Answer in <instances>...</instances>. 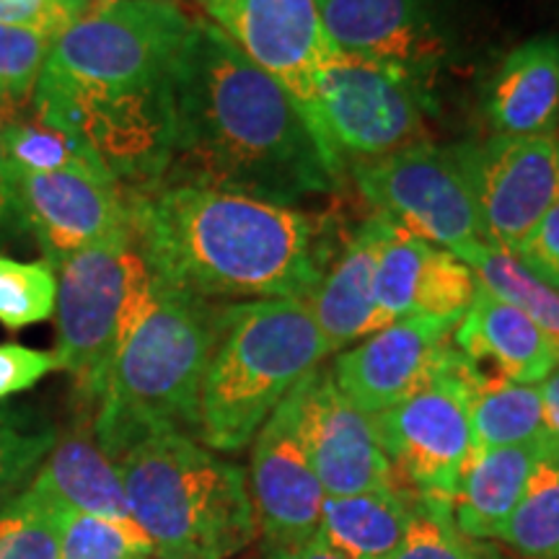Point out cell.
I'll use <instances>...</instances> for the list:
<instances>
[{
    "label": "cell",
    "mask_w": 559,
    "mask_h": 559,
    "mask_svg": "<svg viewBox=\"0 0 559 559\" xmlns=\"http://www.w3.org/2000/svg\"><path fill=\"white\" fill-rule=\"evenodd\" d=\"M332 156L300 102L210 21H194L174 73V156L160 185L293 205L337 187Z\"/></svg>",
    "instance_id": "1"
},
{
    "label": "cell",
    "mask_w": 559,
    "mask_h": 559,
    "mask_svg": "<svg viewBox=\"0 0 559 559\" xmlns=\"http://www.w3.org/2000/svg\"><path fill=\"white\" fill-rule=\"evenodd\" d=\"M132 243L166 288L213 298L309 300L324 277L304 213L198 185L124 192Z\"/></svg>",
    "instance_id": "2"
},
{
    "label": "cell",
    "mask_w": 559,
    "mask_h": 559,
    "mask_svg": "<svg viewBox=\"0 0 559 559\" xmlns=\"http://www.w3.org/2000/svg\"><path fill=\"white\" fill-rule=\"evenodd\" d=\"M221 306L166 288L148 264L132 285L107 383L91 412L96 443L115 461L153 432L198 436L200 389Z\"/></svg>",
    "instance_id": "3"
},
{
    "label": "cell",
    "mask_w": 559,
    "mask_h": 559,
    "mask_svg": "<svg viewBox=\"0 0 559 559\" xmlns=\"http://www.w3.org/2000/svg\"><path fill=\"white\" fill-rule=\"evenodd\" d=\"M115 464L153 557L230 559L257 539L247 474L192 436L153 432Z\"/></svg>",
    "instance_id": "4"
},
{
    "label": "cell",
    "mask_w": 559,
    "mask_h": 559,
    "mask_svg": "<svg viewBox=\"0 0 559 559\" xmlns=\"http://www.w3.org/2000/svg\"><path fill=\"white\" fill-rule=\"evenodd\" d=\"M330 355L306 300L221 306L200 389L198 438L210 451L247 449L267 417Z\"/></svg>",
    "instance_id": "5"
},
{
    "label": "cell",
    "mask_w": 559,
    "mask_h": 559,
    "mask_svg": "<svg viewBox=\"0 0 559 559\" xmlns=\"http://www.w3.org/2000/svg\"><path fill=\"white\" fill-rule=\"evenodd\" d=\"M177 0H115L62 32L34 94L111 96L174 79L194 29Z\"/></svg>",
    "instance_id": "6"
},
{
    "label": "cell",
    "mask_w": 559,
    "mask_h": 559,
    "mask_svg": "<svg viewBox=\"0 0 559 559\" xmlns=\"http://www.w3.org/2000/svg\"><path fill=\"white\" fill-rule=\"evenodd\" d=\"M143 257L132 243L130 228L75 251L58 267V337L55 358L73 379L83 415L91 417L107 383L120 324Z\"/></svg>",
    "instance_id": "7"
},
{
    "label": "cell",
    "mask_w": 559,
    "mask_h": 559,
    "mask_svg": "<svg viewBox=\"0 0 559 559\" xmlns=\"http://www.w3.org/2000/svg\"><path fill=\"white\" fill-rule=\"evenodd\" d=\"M304 109L332 156L358 166L425 143V111L432 102L396 70L334 52L317 70Z\"/></svg>",
    "instance_id": "8"
},
{
    "label": "cell",
    "mask_w": 559,
    "mask_h": 559,
    "mask_svg": "<svg viewBox=\"0 0 559 559\" xmlns=\"http://www.w3.org/2000/svg\"><path fill=\"white\" fill-rule=\"evenodd\" d=\"M472 366L453 345L451 358L407 400L373 417L396 485L451 506L472 453Z\"/></svg>",
    "instance_id": "9"
},
{
    "label": "cell",
    "mask_w": 559,
    "mask_h": 559,
    "mask_svg": "<svg viewBox=\"0 0 559 559\" xmlns=\"http://www.w3.org/2000/svg\"><path fill=\"white\" fill-rule=\"evenodd\" d=\"M355 179L376 213L453 257L485 241L466 145L440 148L425 140L358 164Z\"/></svg>",
    "instance_id": "10"
},
{
    "label": "cell",
    "mask_w": 559,
    "mask_h": 559,
    "mask_svg": "<svg viewBox=\"0 0 559 559\" xmlns=\"http://www.w3.org/2000/svg\"><path fill=\"white\" fill-rule=\"evenodd\" d=\"M466 160L485 241L515 251L559 202V140L492 135Z\"/></svg>",
    "instance_id": "11"
},
{
    "label": "cell",
    "mask_w": 559,
    "mask_h": 559,
    "mask_svg": "<svg viewBox=\"0 0 559 559\" xmlns=\"http://www.w3.org/2000/svg\"><path fill=\"white\" fill-rule=\"evenodd\" d=\"M16 226L34 236L58 272L75 251L130 228L128 202L104 166L16 174Z\"/></svg>",
    "instance_id": "12"
},
{
    "label": "cell",
    "mask_w": 559,
    "mask_h": 559,
    "mask_svg": "<svg viewBox=\"0 0 559 559\" xmlns=\"http://www.w3.org/2000/svg\"><path fill=\"white\" fill-rule=\"evenodd\" d=\"M298 396L300 440L326 498L396 487L373 417L342 394L332 370H311L298 383Z\"/></svg>",
    "instance_id": "13"
},
{
    "label": "cell",
    "mask_w": 559,
    "mask_h": 559,
    "mask_svg": "<svg viewBox=\"0 0 559 559\" xmlns=\"http://www.w3.org/2000/svg\"><path fill=\"white\" fill-rule=\"evenodd\" d=\"M461 317H409L383 326L334 360L337 389L366 415H381L423 389L453 353Z\"/></svg>",
    "instance_id": "14"
},
{
    "label": "cell",
    "mask_w": 559,
    "mask_h": 559,
    "mask_svg": "<svg viewBox=\"0 0 559 559\" xmlns=\"http://www.w3.org/2000/svg\"><path fill=\"white\" fill-rule=\"evenodd\" d=\"M298 386L272 412L254 436L249 492L264 539L293 549L319 534L326 492L311 469L298 428Z\"/></svg>",
    "instance_id": "15"
},
{
    "label": "cell",
    "mask_w": 559,
    "mask_h": 559,
    "mask_svg": "<svg viewBox=\"0 0 559 559\" xmlns=\"http://www.w3.org/2000/svg\"><path fill=\"white\" fill-rule=\"evenodd\" d=\"M213 26L277 79L304 107L317 70L334 47L321 26L317 0H198Z\"/></svg>",
    "instance_id": "16"
},
{
    "label": "cell",
    "mask_w": 559,
    "mask_h": 559,
    "mask_svg": "<svg viewBox=\"0 0 559 559\" xmlns=\"http://www.w3.org/2000/svg\"><path fill=\"white\" fill-rule=\"evenodd\" d=\"M317 5L334 50L396 70L428 94L432 73L449 52L432 0H317Z\"/></svg>",
    "instance_id": "17"
},
{
    "label": "cell",
    "mask_w": 559,
    "mask_h": 559,
    "mask_svg": "<svg viewBox=\"0 0 559 559\" xmlns=\"http://www.w3.org/2000/svg\"><path fill=\"white\" fill-rule=\"evenodd\" d=\"M474 288L477 280L459 257L394 223L376 270V306L386 324L409 317H464Z\"/></svg>",
    "instance_id": "18"
},
{
    "label": "cell",
    "mask_w": 559,
    "mask_h": 559,
    "mask_svg": "<svg viewBox=\"0 0 559 559\" xmlns=\"http://www.w3.org/2000/svg\"><path fill=\"white\" fill-rule=\"evenodd\" d=\"M453 345L479 376L539 386L559 366V353L526 313L481 285L453 330Z\"/></svg>",
    "instance_id": "19"
},
{
    "label": "cell",
    "mask_w": 559,
    "mask_h": 559,
    "mask_svg": "<svg viewBox=\"0 0 559 559\" xmlns=\"http://www.w3.org/2000/svg\"><path fill=\"white\" fill-rule=\"evenodd\" d=\"M391 228L394 223L386 215H370L306 300L330 355L389 326L376 306V270Z\"/></svg>",
    "instance_id": "20"
},
{
    "label": "cell",
    "mask_w": 559,
    "mask_h": 559,
    "mask_svg": "<svg viewBox=\"0 0 559 559\" xmlns=\"http://www.w3.org/2000/svg\"><path fill=\"white\" fill-rule=\"evenodd\" d=\"M32 479L75 513L109 521L124 534L148 542L130 513L120 469L96 443L91 417L83 415L73 430L58 436L52 451Z\"/></svg>",
    "instance_id": "21"
},
{
    "label": "cell",
    "mask_w": 559,
    "mask_h": 559,
    "mask_svg": "<svg viewBox=\"0 0 559 559\" xmlns=\"http://www.w3.org/2000/svg\"><path fill=\"white\" fill-rule=\"evenodd\" d=\"M495 135L555 138L559 130V41L536 37L502 60L487 91Z\"/></svg>",
    "instance_id": "22"
},
{
    "label": "cell",
    "mask_w": 559,
    "mask_h": 559,
    "mask_svg": "<svg viewBox=\"0 0 559 559\" xmlns=\"http://www.w3.org/2000/svg\"><path fill=\"white\" fill-rule=\"evenodd\" d=\"M542 456L539 445L472 451L451 502L453 523L466 539H495L506 526Z\"/></svg>",
    "instance_id": "23"
},
{
    "label": "cell",
    "mask_w": 559,
    "mask_h": 559,
    "mask_svg": "<svg viewBox=\"0 0 559 559\" xmlns=\"http://www.w3.org/2000/svg\"><path fill=\"white\" fill-rule=\"evenodd\" d=\"M417 495L404 487L326 498L319 539L345 559H391L407 536Z\"/></svg>",
    "instance_id": "24"
},
{
    "label": "cell",
    "mask_w": 559,
    "mask_h": 559,
    "mask_svg": "<svg viewBox=\"0 0 559 559\" xmlns=\"http://www.w3.org/2000/svg\"><path fill=\"white\" fill-rule=\"evenodd\" d=\"M472 451L544 443L542 391L472 368Z\"/></svg>",
    "instance_id": "25"
},
{
    "label": "cell",
    "mask_w": 559,
    "mask_h": 559,
    "mask_svg": "<svg viewBox=\"0 0 559 559\" xmlns=\"http://www.w3.org/2000/svg\"><path fill=\"white\" fill-rule=\"evenodd\" d=\"M477 285L526 313L559 353V290L536 277L513 251L481 241L459 257Z\"/></svg>",
    "instance_id": "26"
},
{
    "label": "cell",
    "mask_w": 559,
    "mask_h": 559,
    "mask_svg": "<svg viewBox=\"0 0 559 559\" xmlns=\"http://www.w3.org/2000/svg\"><path fill=\"white\" fill-rule=\"evenodd\" d=\"M495 539L523 559H559V456H542L506 526Z\"/></svg>",
    "instance_id": "27"
},
{
    "label": "cell",
    "mask_w": 559,
    "mask_h": 559,
    "mask_svg": "<svg viewBox=\"0 0 559 559\" xmlns=\"http://www.w3.org/2000/svg\"><path fill=\"white\" fill-rule=\"evenodd\" d=\"M66 506L29 481L0 508V559H60Z\"/></svg>",
    "instance_id": "28"
},
{
    "label": "cell",
    "mask_w": 559,
    "mask_h": 559,
    "mask_svg": "<svg viewBox=\"0 0 559 559\" xmlns=\"http://www.w3.org/2000/svg\"><path fill=\"white\" fill-rule=\"evenodd\" d=\"M58 430L39 412L0 404V508L29 485L52 451Z\"/></svg>",
    "instance_id": "29"
},
{
    "label": "cell",
    "mask_w": 559,
    "mask_h": 559,
    "mask_svg": "<svg viewBox=\"0 0 559 559\" xmlns=\"http://www.w3.org/2000/svg\"><path fill=\"white\" fill-rule=\"evenodd\" d=\"M55 41L52 32L0 24V122L19 120L32 109L34 91Z\"/></svg>",
    "instance_id": "30"
},
{
    "label": "cell",
    "mask_w": 559,
    "mask_h": 559,
    "mask_svg": "<svg viewBox=\"0 0 559 559\" xmlns=\"http://www.w3.org/2000/svg\"><path fill=\"white\" fill-rule=\"evenodd\" d=\"M3 143L16 174H52L70 166H102L81 138L32 120L3 122Z\"/></svg>",
    "instance_id": "31"
},
{
    "label": "cell",
    "mask_w": 559,
    "mask_h": 559,
    "mask_svg": "<svg viewBox=\"0 0 559 559\" xmlns=\"http://www.w3.org/2000/svg\"><path fill=\"white\" fill-rule=\"evenodd\" d=\"M58 275L47 262H19L0 254V324L26 330L55 313Z\"/></svg>",
    "instance_id": "32"
},
{
    "label": "cell",
    "mask_w": 559,
    "mask_h": 559,
    "mask_svg": "<svg viewBox=\"0 0 559 559\" xmlns=\"http://www.w3.org/2000/svg\"><path fill=\"white\" fill-rule=\"evenodd\" d=\"M391 559H495V551H481L461 534L453 523L451 506L417 498L407 536Z\"/></svg>",
    "instance_id": "33"
},
{
    "label": "cell",
    "mask_w": 559,
    "mask_h": 559,
    "mask_svg": "<svg viewBox=\"0 0 559 559\" xmlns=\"http://www.w3.org/2000/svg\"><path fill=\"white\" fill-rule=\"evenodd\" d=\"M153 547L124 534L115 523L66 508L60 559H151Z\"/></svg>",
    "instance_id": "34"
},
{
    "label": "cell",
    "mask_w": 559,
    "mask_h": 559,
    "mask_svg": "<svg viewBox=\"0 0 559 559\" xmlns=\"http://www.w3.org/2000/svg\"><path fill=\"white\" fill-rule=\"evenodd\" d=\"M60 370V362L55 353L34 349L16 342L0 345V404L9 396H16L21 391L37 386L41 379Z\"/></svg>",
    "instance_id": "35"
},
{
    "label": "cell",
    "mask_w": 559,
    "mask_h": 559,
    "mask_svg": "<svg viewBox=\"0 0 559 559\" xmlns=\"http://www.w3.org/2000/svg\"><path fill=\"white\" fill-rule=\"evenodd\" d=\"M526 267L559 290V202L513 251Z\"/></svg>",
    "instance_id": "36"
},
{
    "label": "cell",
    "mask_w": 559,
    "mask_h": 559,
    "mask_svg": "<svg viewBox=\"0 0 559 559\" xmlns=\"http://www.w3.org/2000/svg\"><path fill=\"white\" fill-rule=\"evenodd\" d=\"M544 415V451L559 456V366L539 383Z\"/></svg>",
    "instance_id": "37"
},
{
    "label": "cell",
    "mask_w": 559,
    "mask_h": 559,
    "mask_svg": "<svg viewBox=\"0 0 559 559\" xmlns=\"http://www.w3.org/2000/svg\"><path fill=\"white\" fill-rule=\"evenodd\" d=\"M16 226V171H13L3 143V122H0V228Z\"/></svg>",
    "instance_id": "38"
},
{
    "label": "cell",
    "mask_w": 559,
    "mask_h": 559,
    "mask_svg": "<svg viewBox=\"0 0 559 559\" xmlns=\"http://www.w3.org/2000/svg\"><path fill=\"white\" fill-rule=\"evenodd\" d=\"M267 559H345V557H340L337 551L326 547V544L321 542L319 536H313L311 542L300 544V547L275 549Z\"/></svg>",
    "instance_id": "39"
},
{
    "label": "cell",
    "mask_w": 559,
    "mask_h": 559,
    "mask_svg": "<svg viewBox=\"0 0 559 559\" xmlns=\"http://www.w3.org/2000/svg\"><path fill=\"white\" fill-rule=\"evenodd\" d=\"M107 3H115V0H91L88 9H96V5H107Z\"/></svg>",
    "instance_id": "40"
},
{
    "label": "cell",
    "mask_w": 559,
    "mask_h": 559,
    "mask_svg": "<svg viewBox=\"0 0 559 559\" xmlns=\"http://www.w3.org/2000/svg\"><path fill=\"white\" fill-rule=\"evenodd\" d=\"M495 559H510V557H502V555H498V551H495Z\"/></svg>",
    "instance_id": "41"
}]
</instances>
